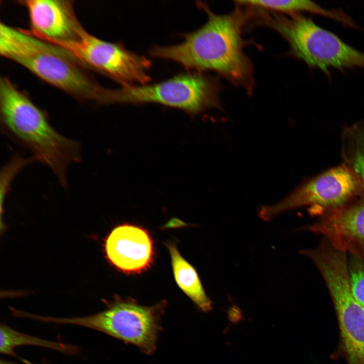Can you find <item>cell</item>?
Returning a JSON list of instances; mask_svg holds the SVG:
<instances>
[{"mask_svg":"<svg viewBox=\"0 0 364 364\" xmlns=\"http://www.w3.org/2000/svg\"><path fill=\"white\" fill-rule=\"evenodd\" d=\"M207 15L206 22L197 30L182 34L178 44L154 46L149 51L155 58L172 61L190 71H213L235 85L252 93L255 86L254 67L244 49L247 42L243 29L253 17L252 11L239 5L225 14H216L207 5L197 2Z\"/></svg>","mask_w":364,"mask_h":364,"instance_id":"6da1fadb","label":"cell"},{"mask_svg":"<svg viewBox=\"0 0 364 364\" xmlns=\"http://www.w3.org/2000/svg\"><path fill=\"white\" fill-rule=\"evenodd\" d=\"M0 123L4 134L47 166L68 188V171L82 161V148L51 125L46 113L6 77L0 78Z\"/></svg>","mask_w":364,"mask_h":364,"instance_id":"7a4b0ae2","label":"cell"},{"mask_svg":"<svg viewBox=\"0 0 364 364\" xmlns=\"http://www.w3.org/2000/svg\"><path fill=\"white\" fill-rule=\"evenodd\" d=\"M0 54L37 77L81 102L104 105L108 88L64 49L26 29L0 24Z\"/></svg>","mask_w":364,"mask_h":364,"instance_id":"3957f363","label":"cell"},{"mask_svg":"<svg viewBox=\"0 0 364 364\" xmlns=\"http://www.w3.org/2000/svg\"><path fill=\"white\" fill-rule=\"evenodd\" d=\"M265 24L287 42L293 56L311 67L324 72L331 68L364 69V53L301 14L271 13Z\"/></svg>","mask_w":364,"mask_h":364,"instance_id":"277c9868","label":"cell"},{"mask_svg":"<svg viewBox=\"0 0 364 364\" xmlns=\"http://www.w3.org/2000/svg\"><path fill=\"white\" fill-rule=\"evenodd\" d=\"M164 303L146 306L129 300L116 299L106 308L83 316L59 317L38 315L37 321L60 325H74L92 329L133 345L150 355L157 348Z\"/></svg>","mask_w":364,"mask_h":364,"instance_id":"5b68a950","label":"cell"},{"mask_svg":"<svg viewBox=\"0 0 364 364\" xmlns=\"http://www.w3.org/2000/svg\"><path fill=\"white\" fill-rule=\"evenodd\" d=\"M346 255L326 246L314 252L311 259L332 297L340 330V348L347 364H364V308L352 295Z\"/></svg>","mask_w":364,"mask_h":364,"instance_id":"8992f818","label":"cell"},{"mask_svg":"<svg viewBox=\"0 0 364 364\" xmlns=\"http://www.w3.org/2000/svg\"><path fill=\"white\" fill-rule=\"evenodd\" d=\"M219 93L216 79L193 71L153 84L110 88L108 104L157 103L195 116L209 108H220Z\"/></svg>","mask_w":364,"mask_h":364,"instance_id":"52a82bcc","label":"cell"},{"mask_svg":"<svg viewBox=\"0 0 364 364\" xmlns=\"http://www.w3.org/2000/svg\"><path fill=\"white\" fill-rule=\"evenodd\" d=\"M58 46L88 69L111 78L121 86L148 83L151 61L126 49L121 43L100 39L85 29L75 41Z\"/></svg>","mask_w":364,"mask_h":364,"instance_id":"ba28073f","label":"cell"},{"mask_svg":"<svg viewBox=\"0 0 364 364\" xmlns=\"http://www.w3.org/2000/svg\"><path fill=\"white\" fill-rule=\"evenodd\" d=\"M363 190L354 174L342 164L303 184L280 202L262 206L259 214L268 220L285 211L306 206L328 212L346 204Z\"/></svg>","mask_w":364,"mask_h":364,"instance_id":"9c48e42d","label":"cell"},{"mask_svg":"<svg viewBox=\"0 0 364 364\" xmlns=\"http://www.w3.org/2000/svg\"><path fill=\"white\" fill-rule=\"evenodd\" d=\"M27 9L32 35L58 45L77 39L85 30L68 0H26L19 2Z\"/></svg>","mask_w":364,"mask_h":364,"instance_id":"30bf717a","label":"cell"},{"mask_svg":"<svg viewBox=\"0 0 364 364\" xmlns=\"http://www.w3.org/2000/svg\"><path fill=\"white\" fill-rule=\"evenodd\" d=\"M307 229L335 249L364 260V198L329 211Z\"/></svg>","mask_w":364,"mask_h":364,"instance_id":"8fae6325","label":"cell"},{"mask_svg":"<svg viewBox=\"0 0 364 364\" xmlns=\"http://www.w3.org/2000/svg\"><path fill=\"white\" fill-rule=\"evenodd\" d=\"M106 257L119 270L126 273L145 270L154 256L153 241L142 228L129 224L115 227L104 243Z\"/></svg>","mask_w":364,"mask_h":364,"instance_id":"7c38bea8","label":"cell"},{"mask_svg":"<svg viewBox=\"0 0 364 364\" xmlns=\"http://www.w3.org/2000/svg\"><path fill=\"white\" fill-rule=\"evenodd\" d=\"M234 2L236 5L285 15L308 12L333 19L349 27H355L352 19L343 11L328 9L308 0H242Z\"/></svg>","mask_w":364,"mask_h":364,"instance_id":"4fadbf2b","label":"cell"},{"mask_svg":"<svg viewBox=\"0 0 364 364\" xmlns=\"http://www.w3.org/2000/svg\"><path fill=\"white\" fill-rule=\"evenodd\" d=\"M0 337V352L14 357L23 363L31 362L21 357L15 352L16 348L20 346L41 347L69 355H75L80 351V348L77 346L27 335L15 330L5 323L1 324Z\"/></svg>","mask_w":364,"mask_h":364,"instance_id":"5bb4252c","label":"cell"},{"mask_svg":"<svg viewBox=\"0 0 364 364\" xmlns=\"http://www.w3.org/2000/svg\"><path fill=\"white\" fill-rule=\"evenodd\" d=\"M174 276L181 290L203 312L210 311L212 303L206 295L196 270L181 256L173 244L168 246Z\"/></svg>","mask_w":364,"mask_h":364,"instance_id":"9a60e30c","label":"cell"},{"mask_svg":"<svg viewBox=\"0 0 364 364\" xmlns=\"http://www.w3.org/2000/svg\"><path fill=\"white\" fill-rule=\"evenodd\" d=\"M343 164L364 187V119L345 127L341 135Z\"/></svg>","mask_w":364,"mask_h":364,"instance_id":"2e32d148","label":"cell"},{"mask_svg":"<svg viewBox=\"0 0 364 364\" xmlns=\"http://www.w3.org/2000/svg\"><path fill=\"white\" fill-rule=\"evenodd\" d=\"M348 272L352 295L364 308V260L353 256L348 263Z\"/></svg>","mask_w":364,"mask_h":364,"instance_id":"e0dca14e","label":"cell"},{"mask_svg":"<svg viewBox=\"0 0 364 364\" xmlns=\"http://www.w3.org/2000/svg\"><path fill=\"white\" fill-rule=\"evenodd\" d=\"M0 364H18V363H14L13 362H10V361H7V360H1L0 361ZM24 364H49V363L47 361L43 360L41 363H33L30 362L29 363H24Z\"/></svg>","mask_w":364,"mask_h":364,"instance_id":"ac0fdd59","label":"cell"}]
</instances>
